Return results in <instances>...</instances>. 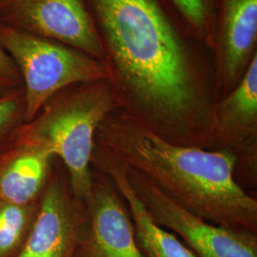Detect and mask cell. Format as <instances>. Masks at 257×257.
Returning a JSON list of instances; mask_svg holds the SVG:
<instances>
[{
    "instance_id": "6da1fadb",
    "label": "cell",
    "mask_w": 257,
    "mask_h": 257,
    "mask_svg": "<svg viewBox=\"0 0 257 257\" xmlns=\"http://www.w3.org/2000/svg\"><path fill=\"white\" fill-rule=\"evenodd\" d=\"M83 1L119 109L162 135L212 131L213 53L169 0Z\"/></svg>"
},
{
    "instance_id": "7a4b0ae2",
    "label": "cell",
    "mask_w": 257,
    "mask_h": 257,
    "mask_svg": "<svg viewBox=\"0 0 257 257\" xmlns=\"http://www.w3.org/2000/svg\"><path fill=\"white\" fill-rule=\"evenodd\" d=\"M94 142L184 209L219 226L256 232L257 201L236 182L237 158L229 151L175 144L119 108L103 119Z\"/></svg>"
},
{
    "instance_id": "3957f363",
    "label": "cell",
    "mask_w": 257,
    "mask_h": 257,
    "mask_svg": "<svg viewBox=\"0 0 257 257\" xmlns=\"http://www.w3.org/2000/svg\"><path fill=\"white\" fill-rule=\"evenodd\" d=\"M116 108L119 105L108 79L75 84L52 96L19 130L15 143L42 148L60 160L74 194L85 201L92 189L96 131Z\"/></svg>"
},
{
    "instance_id": "277c9868",
    "label": "cell",
    "mask_w": 257,
    "mask_h": 257,
    "mask_svg": "<svg viewBox=\"0 0 257 257\" xmlns=\"http://www.w3.org/2000/svg\"><path fill=\"white\" fill-rule=\"evenodd\" d=\"M0 46L16 62L22 76L26 122L61 90L75 84L109 80L107 66L102 60L55 40L1 24Z\"/></svg>"
},
{
    "instance_id": "5b68a950",
    "label": "cell",
    "mask_w": 257,
    "mask_h": 257,
    "mask_svg": "<svg viewBox=\"0 0 257 257\" xmlns=\"http://www.w3.org/2000/svg\"><path fill=\"white\" fill-rule=\"evenodd\" d=\"M125 169L132 188L154 221L183 239L196 256L257 257L255 233L205 220L174 202L145 175L127 166Z\"/></svg>"
},
{
    "instance_id": "8992f818",
    "label": "cell",
    "mask_w": 257,
    "mask_h": 257,
    "mask_svg": "<svg viewBox=\"0 0 257 257\" xmlns=\"http://www.w3.org/2000/svg\"><path fill=\"white\" fill-rule=\"evenodd\" d=\"M0 24L103 61L101 44L83 0H0Z\"/></svg>"
},
{
    "instance_id": "52a82bcc",
    "label": "cell",
    "mask_w": 257,
    "mask_h": 257,
    "mask_svg": "<svg viewBox=\"0 0 257 257\" xmlns=\"http://www.w3.org/2000/svg\"><path fill=\"white\" fill-rule=\"evenodd\" d=\"M86 216L85 201L72 189L60 160L39 198L37 218L19 257H74Z\"/></svg>"
},
{
    "instance_id": "ba28073f",
    "label": "cell",
    "mask_w": 257,
    "mask_h": 257,
    "mask_svg": "<svg viewBox=\"0 0 257 257\" xmlns=\"http://www.w3.org/2000/svg\"><path fill=\"white\" fill-rule=\"evenodd\" d=\"M86 216L74 257H146L125 201L110 179L92 173Z\"/></svg>"
},
{
    "instance_id": "9c48e42d",
    "label": "cell",
    "mask_w": 257,
    "mask_h": 257,
    "mask_svg": "<svg viewBox=\"0 0 257 257\" xmlns=\"http://www.w3.org/2000/svg\"><path fill=\"white\" fill-rule=\"evenodd\" d=\"M257 0H217L213 59L216 89L230 92L257 54Z\"/></svg>"
},
{
    "instance_id": "30bf717a",
    "label": "cell",
    "mask_w": 257,
    "mask_h": 257,
    "mask_svg": "<svg viewBox=\"0 0 257 257\" xmlns=\"http://www.w3.org/2000/svg\"><path fill=\"white\" fill-rule=\"evenodd\" d=\"M91 167L110 179L126 203L138 247L146 257H197L175 233L156 224L128 182L125 166L96 143Z\"/></svg>"
},
{
    "instance_id": "8fae6325",
    "label": "cell",
    "mask_w": 257,
    "mask_h": 257,
    "mask_svg": "<svg viewBox=\"0 0 257 257\" xmlns=\"http://www.w3.org/2000/svg\"><path fill=\"white\" fill-rule=\"evenodd\" d=\"M56 157L42 148L15 143L0 156V200L39 201Z\"/></svg>"
},
{
    "instance_id": "7c38bea8",
    "label": "cell",
    "mask_w": 257,
    "mask_h": 257,
    "mask_svg": "<svg viewBox=\"0 0 257 257\" xmlns=\"http://www.w3.org/2000/svg\"><path fill=\"white\" fill-rule=\"evenodd\" d=\"M212 131L230 143L256 140L257 54L234 88L217 100L213 108Z\"/></svg>"
},
{
    "instance_id": "4fadbf2b",
    "label": "cell",
    "mask_w": 257,
    "mask_h": 257,
    "mask_svg": "<svg viewBox=\"0 0 257 257\" xmlns=\"http://www.w3.org/2000/svg\"><path fill=\"white\" fill-rule=\"evenodd\" d=\"M39 201L15 204L0 200V257H19L37 218Z\"/></svg>"
},
{
    "instance_id": "5bb4252c",
    "label": "cell",
    "mask_w": 257,
    "mask_h": 257,
    "mask_svg": "<svg viewBox=\"0 0 257 257\" xmlns=\"http://www.w3.org/2000/svg\"><path fill=\"white\" fill-rule=\"evenodd\" d=\"M169 2L193 35L213 51L217 0H169Z\"/></svg>"
},
{
    "instance_id": "9a60e30c",
    "label": "cell",
    "mask_w": 257,
    "mask_h": 257,
    "mask_svg": "<svg viewBox=\"0 0 257 257\" xmlns=\"http://www.w3.org/2000/svg\"><path fill=\"white\" fill-rule=\"evenodd\" d=\"M25 123L24 92L0 99V156L15 144L19 130Z\"/></svg>"
},
{
    "instance_id": "2e32d148",
    "label": "cell",
    "mask_w": 257,
    "mask_h": 257,
    "mask_svg": "<svg viewBox=\"0 0 257 257\" xmlns=\"http://www.w3.org/2000/svg\"><path fill=\"white\" fill-rule=\"evenodd\" d=\"M24 92L19 67L0 46V99Z\"/></svg>"
}]
</instances>
